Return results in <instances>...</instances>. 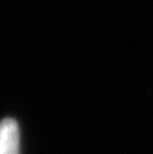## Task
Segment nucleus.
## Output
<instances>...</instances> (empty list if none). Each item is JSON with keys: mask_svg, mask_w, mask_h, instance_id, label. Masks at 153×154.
I'll use <instances>...</instances> for the list:
<instances>
[{"mask_svg": "<svg viewBox=\"0 0 153 154\" xmlns=\"http://www.w3.org/2000/svg\"><path fill=\"white\" fill-rule=\"evenodd\" d=\"M0 154H19V127L14 119L0 123Z\"/></svg>", "mask_w": 153, "mask_h": 154, "instance_id": "1", "label": "nucleus"}]
</instances>
